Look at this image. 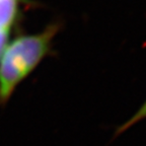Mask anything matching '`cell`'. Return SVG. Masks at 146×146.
Wrapping results in <instances>:
<instances>
[{"label":"cell","instance_id":"1","mask_svg":"<svg viewBox=\"0 0 146 146\" xmlns=\"http://www.w3.org/2000/svg\"><path fill=\"white\" fill-rule=\"evenodd\" d=\"M58 25H52L43 33L23 36L6 48L0 62V104L9 100L15 87L35 69L50 49Z\"/></svg>","mask_w":146,"mask_h":146},{"label":"cell","instance_id":"2","mask_svg":"<svg viewBox=\"0 0 146 146\" xmlns=\"http://www.w3.org/2000/svg\"><path fill=\"white\" fill-rule=\"evenodd\" d=\"M17 0H0V33L8 32L16 16Z\"/></svg>","mask_w":146,"mask_h":146},{"label":"cell","instance_id":"3","mask_svg":"<svg viewBox=\"0 0 146 146\" xmlns=\"http://www.w3.org/2000/svg\"><path fill=\"white\" fill-rule=\"evenodd\" d=\"M145 119H146V100H144V103L140 106L139 109L137 110L136 112L132 115V117H130V119H128L127 121H125L123 124H121V125L116 128L113 138H114V139L118 138L120 135L124 134V133L129 130L130 128H132L134 125L140 123V122L145 120Z\"/></svg>","mask_w":146,"mask_h":146},{"label":"cell","instance_id":"4","mask_svg":"<svg viewBox=\"0 0 146 146\" xmlns=\"http://www.w3.org/2000/svg\"><path fill=\"white\" fill-rule=\"evenodd\" d=\"M7 36H8V32L0 33V53L2 52L3 48H4L5 44H6Z\"/></svg>","mask_w":146,"mask_h":146}]
</instances>
